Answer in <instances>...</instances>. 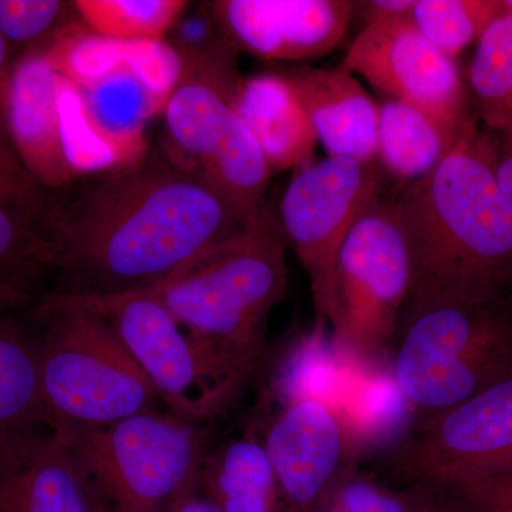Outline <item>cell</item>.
<instances>
[{
  "label": "cell",
  "mask_w": 512,
  "mask_h": 512,
  "mask_svg": "<svg viewBox=\"0 0 512 512\" xmlns=\"http://www.w3.org/2000/svg\"><path fill=\"white\" fill-rule=\"evenodd\" d=\"M504 12L503 0H416L412 22L440 52L456 60Z\"/></svg>",
  "instance_id": "d4e9b609"
},
{
  "label": "cell",
  "mask_w": 512,
  "mask_h": 512,
  "mask_svg": "<svg viewBox=\"0 0 512 512\" xmlns=\"http://www.w3.org/2000/svg\"><path fill=\"white\" fill-rule=\"evenodd\" d=\"M42 424L39 342L0 320V447L36 433Z\"/></svg>",
  "instance_id": "44dd1931"
},
{
  "label": "cell",
  "mask_w": 512,
  "mask_h": 512,
  "mask_svg": "<svg viewBox=\"0 0 512 512\" xmlns=\"http://www.w3.org/2000/svg\"><path fill=\"white\" fill-rule=\"evenodd\" d=\"M503 9L512 18V0H503Z\"/></svg>",
  "instance_id": "836d02e7"
},
{
  "label": "cell",
  "mask_w": 512,
  "mask_h": 512,
  "mask_svg": "<svg viewBox=\"0 0 512 512\" xmlns=\"http://www.w3.org/2000/svg\"><path fill=\"white\" fill-rule=\"evenodd\" d=\"M458 136L423 111L387 99L379 106L376 160L409 187L434 170Z\"/></svg>",
  "instance_id": "ffe728a7"
},
{
  "label": "cell",
  "mask_w": 512,
  "mask_h": 512,
  "mask_svg": "<svg viewBox=\"0 0 512 512\" xmlns=\"http://www.w3.org/2000/svg\"><path fill=\"white\" fill-rule=\"evenodd\" d=\"M416 484L426 488L434 512H512V464Z\"/></svg>",
  "instance_id": "4316f807"
},
{
  "label": "cell",
  "mask_w": 512,
  "mask_h": 512,
  "mask_svg": "<svg viewBox=\"0 0 512 512\" xmlns=\"http://www.w3.org/2000/svg\"><path fill=\"white\" fill-rule=\"evenodd\" d=\"M285 249L281 224L264 210L251 227L144 289L238 392L261 366L269 315L286 293Z\"/></svg>",
  "instance_id": "3957f363"
},
{
  "label": "cell",
  "mask_w": 512,
  "mask_h": 512,
  "mask_svg": "<svg viewBox=\"0 0 512 512\" xmlns=\"http://www.w3.org/2000/svg\"><path fill=\"white\" fill-rule=\"evenodd\" d=\"M62 82L43 49L13 64L6 116L10 144L23 170L45 191L77 180L64 148Z\"/></svg>",
  "instance_id": "9a60e30c"
},
{
  "label": "cell",
  "mask_w": 512,
  "mask_h": 512,
  "mask_svg": "<svg viewBox=\"0 0 512 512\" xmlns=\"http://www.w3.org/2000/svg\"><path fill=\"white\" fill-rule=\"evenodd\" d=\"M468 84L487 127L512 123V18L503 12L477 42Z\"/></svg>",
  "instance_id": "cb8c5ba5"
},
{
  "label": "cell",
  "mask_w": 512,
  "mask_h": 512,
  "mask_svg": "<svg viewBox=\"0 0 512 512\" xmlns=\"http://www.w3.org/2000/svg\"><path fill=\"white\" fill-rule=\"evenodd\" d=\"M183 76L164 109L168 153L200 173L249 224L264 212L272 170L234 97L241 80L237 50L227 40L200 52L178 53Z\"/></svg>",
  "instance_id": "8992f818"
},
{
  "label": "cell",
  "mask_w": 512,
  "mask_h": 512,
  "mask_svg": "<svg viewBox=\"0 0 512 512\" xmlns=\"http://www.w3.org/2000/svg\"><path fill=\"white\" fill-rule=\"evenodd\" d=\"M200 487L221 512H278V485L255 421L208 451Z\"/></svg>",
  "instance_id": "d6986e66"
},
{
  "label": "cell",
  "mask_w": 512,
  "mask_h": 512,
  "mask_svg": "<svg viewBox=\"0 0 512 512\" xmlns=\"http://www.w3.org/2000/svg\"><path fill=\"white\" fill-rule=\"evenodd\" d=\"M315 512H434V508L423 485L393 488L355 464L332 484Z\"/></svg>",
  "instance_id": "484cf974"
},
{
  "label": "cell",
  "mask_w": 512,
  "mask_h": 512,
  "mask_svg": "<svg viewBox=\"0 0 512 512\" xmlns=\"http://www.w3.org/2000/svg\"><path fill=\"white\" fill-rule=\"evenodd\" d=\"M340 67L387 99L423 111L454 136L473 117L456 60L426 39L412 19L366 23Z\"/></svg>",
  "instance_id": "8fae6325"
},
{
  "label": "cell",
  "mask_w": 512,
  "mask_h": 512,
  "mask_svg": "<svg viewBox=\"0 0 512 512\" xmlns=\"http://www.w3.org/2000/svg\"><path fill=\"white\" fill-rule=\"evenodd\" d=\"M396 204L413 259L409 302L508 303L512 214L495 180L490 138L476 117Z\"/></svg>",
  "instance_id": "7a4b0ae2"
},
{
  "label": "cell",
  "mask_w": 512,
  "mask_h": 512,
  "mask_svg": "<svg viewBox=\"0 0 512 512\" xmlns=\"http://www.w3.org/2000/svg\"><path fill=\"white\" fill-rule=\"evenodd\" d=\"M416 0H370L362 3L365 8L366 23L380 20L412 19Z\"/></svg>",
  "instance_id": "1f68e13d"
},
{
  "label": "cell",
  "mask_w": 512,
  "mask_h": 512,
  "mask_svg": "<svg viewBox=\"0 0 512 512\" xmlns=\"http://www.w3.org/2000/svg\"><path fill=\"white\" fill-rule=\"evenodd\" d=\"M0 512H109L60 434H29L0 447Z\"/></svg>",
  "instance_id": "2e32d148"
},
{
  "label": "cell",
  "mask_w": 512,
  "mask_h": 512,
  "mask_svg": "<svg viewBox=\"0 0 512 512\" xmlns=\"http://www.w3.org/2000/svg\"><path fill=\"white\" fill-rule=\"evenodd\" d=\"M173 512H221L217 504L201 490L200 483L185 495Z\"/></svg>",
  "instance_id": "d6a6232c"
},
{
  "label": "cell",
  "mask_w": 512,
  "mask_h": 512,
  "mask_svg": "<svg viewBox=\"0 0 512 512\" xmlns=\"http://www.w3.org/2000/svg\"><path fill=\"white\" fill-rule=\"evenodd\" d=\"M332 346L362 365L393 353L413 289V259L396 201L365 212L340 249Z\"/></svg>",
  "instance_id": "ba28073f"
},
{
  "label": "cell",
  "mask_w": 512,
  "mask_h": 512,
  "mask_svg": "<svg viewBox=\"0 0 512 512\" xmlns=\"http://www.w3.org/2000/svg\"><path fill=\"white\" fill-rule=\"evenodd\" d=\"M410 484L512 464V375L446 412L414 421L389 460Z\"/></svg>",
  "instance_id": "7c38bea8"
},
{
  "label": "cell",
  "mask_w": 512,
  "mask_h": 512,
  "mask_svg": "<svg viewBox=\"0 0 512 512\" xmlns=\"http://www.w3.org/2000/svg\"><path fill=\"white\" fill-rule=\"evenodd\" d=\"M45 214L0 202V305L22 302L53 271Z\"/></svg>",
  "instance_id": "7402d4cb"
},
{
  "label": "cell",
  "mask_w": 512,
  "mask_h": 512,
  "mask_svg": "<svg viewBox=\"0 0 512 512\" xmlns=\"http://www.w3.org/2000/svg\"><path fill=\"white\" fill-rule=\"evenodd\" d=\"M43 225L53 271L66 282L56 293L109 296L160 284L252 224L165 150L73 197L50 198Z\"/></svg>",
  "instance_id": "6da1fadb"
},
{
  "label": "cell",
  "mask_w": 512,
  "mask_h": 512,
  "mask_svg": "<svg viewBox=\"0 0 512 512\" xmlns=\"http://www.w3.org/2000/svg\"><path fill=\"white\" fill-rule=\"evenodd\" d=\"M308 113L330 157L375 163L379 104L355 74L342 67L295 66L281 73Z\"/></svg>",
  "instance_id": "e0dca14e"
},
{
  "label": "cell",
  "mask_w": 512,
  "mask_h": 512,
  "mask_svg": "<svg viewBox=\"0 0 512 512\" xmlns=\"http://www.w3.org/2000/svg\"><path fill=\"white\" fill-rule=\"evenodd\" d=\"M375 163L326 157L296 171L281 201V228L311 284L316 325L336 319L335 271L356 222L382 200Z\"/></svg>",
  "instance_id": "9c48e42d"
},
{
  "label": "cell",
  "mask_w": 512,
  "mask_h": 512,
  "mask_svg": "<svg viewBox=\"0 0 512 512\" xmlns=\"http://www.w3.org/2000/svg\"><path fill=\"white\" fill-rule=\"evenodd\" d=\"M74 12L94 35L119 42H161L187 12L184 0H76Z\"/></svg>",
  "instance_id": "603a6c76"
},
{
  "label": "cell",
  "mask_w": 512,
  "mask_h": 512,
  "mask_svg": "<svg viewBox=\"0 0 512 512\" xmlns=\"http://www.w3.org/2000/svg\"><path fill=\"white\" fill-rule=\"evenodd\" d=\"M511 375L507 303H407L394 342L392 380L417 419L446 412Z\"/></svg>",
  "instance_id": "277c9868"
},
{
  "label": "cell",
  "mask_w": 512,
  "mask_h": 512,
  "mask_svg": "<svg viewBox=\"0 0 512 512\" xmlns=\"http://www.w3.org/2000/svg\"><path fill=\"white\" fill-rule=\"evenodd\" d=\"M348 0H220L212 19L235 50L285 62L328 55L348 32Z\"/></svg>",
  "instance_id": "5bb4252c"
},
{
  "label": "cell",
  "mask_w": 512,
  "mask_h": 512,
  "mask_svg": "<svg viewBox=\"0 0 512 512\" xmlns=\"http://www.w3.org/2000/svg\"><path fill=\"white\" fill-rule=\"evenodd\" d=\"M69 10L72 2L60 0H0V33L18 45L53 37L64 29Z\"/></svg>",
  "instance_id": "83f0119b"
},
{
  "label": "cell",
  "mask_w": 512,
  "mask_h": 512,
  "mask_svg": "<svg viewBox=\"0 0 512 512\" xmlns=\"http://www.w3.org/2000/svg\"><path fill=\"white\" fill-rule=\"evenodd\" d=\"M72 298L109 320L174 416L200 424L224 412L238 396L150 292Z\"/></svg>",
  "instance_id": "30bf717a"
},
{
  "label": "cell",
  "mask_w": 512,
  "mask_h": 512,
  "mask_svg": "<svg viewBox=\"0 0 512 512\" xmlns=\"http://www.w3.org/2000/svg\"><path fill=\"white\" fill-rule=\"evenodd\" d=\"M234 106L272 171H298L313 163L318 136L301 100L281 73L244 77Z\"/></svg>",
  "instance_id": "ac0fdd59"
},
{
  "label": "cell",
  "mask_w": 512,
  "mask_h": 512,
  "mask_svg": "<svg viewBox=\"0 0 512 512\" xmlns=\"http://www.w3.org/2000/svg\"><path fill=\"white\" fill-rule=\"evenodd\" d=\"M495 180L512 214V123L487 128Z\"/></svg>",
  "instance_id": "f546056e"
},
{
  "label": "cell",
  "mask_w": 512,
  "mask_h": 512,
  "mask_svg": "<svg viewBox=\"0 0 512 512\" xmlns=\"http://www.w3.org/2000/svg\"><path fill=\"white\" fill-rule=\"evenodd\" d=\"M13 66L9 62V43L0 33V154L18 161L13 153L12 144L8 133V97L10 79H12Z\"/></svg>",
  "instance_id": "4dcf8cb0"
},
{
  "label": "cell",
  "mask_w": 512,
  "mask_h": 512,
  "mask_svg": "<svg viewBox=\"0 0 512 512\" xmlns=\"http://www.w3.org/2000/svg\"><path fill=\"white\" fill-rule=\"evenodd\" d=\"M53 431L72 447L109 512H173L200 483L208 453L200 424L174 414Z\"/></svg>",
  "instance_id": "52a82bcc"
},
{
  "label": "cell",
  "mask_w": 512,
  "mask_h": 512,
  "mask_svg": "<svg viewBox=\"0 0 512 512\" xmlns=\"http://www.w3.org/2000/svg\"><path fill=\"white\" fill-rule=\"evenodd\" d=\"M39 342V383L50 430L101 427L157 412L161 402L109 320L72 296L52 293Z\"/></svg>",
  "instance_id": "5b68a950"
},
{
  "label": "cell",
  "mask_w": 512,
  "mask_h": 512,
  "mask_svg": "<svg viewBox=\"0 0 512 512\" xmlns=\"http://www.w3.org/2000/svg\"><path fill=\"white\" fill-rule=\"evenodd\" d=\"M255 424L278 485V512H315L362 451L343 413L319 397L281 404Z\"/></svg>",
  "instance_id": "4fadbf2b"
},
{
  "label": "cell",
  "mask_w": 512,
  "mask_h": 512,
  "mask_svg": "<svg viewBox=\"0 0 512 512\" xmlns=\"http://www.w3.org/2000/svg\"><path fill=\"white\" fill-rule=\"evenodd\" d=\"M0 202L43 214L49 207L50 197L29 177L19 161L0 154Z\"/></svg>",
  "instance_id": "f1b7e54d"
}]
</instances>
